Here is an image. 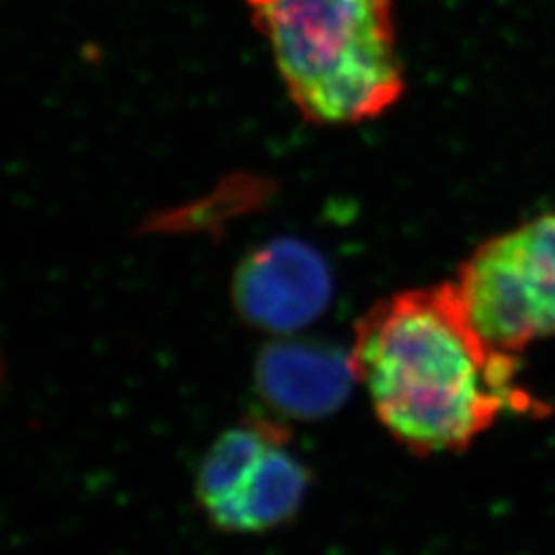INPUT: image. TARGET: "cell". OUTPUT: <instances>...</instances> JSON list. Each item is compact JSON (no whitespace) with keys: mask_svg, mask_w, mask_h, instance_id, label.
<instances>
[{"mask_svg":"<svg viewBox=\"0 0 555 555\" xmlns=\"http://www.w3.org/2000/svg\"><path fill=\"white\" fill-rule=\"evenodd\" d=\"M477 332L506 354L555 336V208L483 241L456 274Z\"/></svg>","mask_w":555,"mask_h":555,"instance_id":"3957f363","label":"cell"},{"mask_svg":"<svg viewBox=\"0 0 555 555\" xmlns=\"http://www.w3.org/2000/svg\"><path fill=\"white\" fill-rule=\"evenodd\" d=\"M231 297L247 325L266 334L291 336L325 313L334 297V276L311 243L270 238L241 258Z\"/></svg>","mask_w":555,"mask_h":555,"instance_id":"277c9868","label":"cell"},{"mask_svg":"<svg viewBox=\"0 0 555 555\" xmlns=\"http://www.w3.org/2000/svg\"><path fill=\"white\" fill-rule=\"evenodd\" d=\"M516 358L477 332L456 280L378 300L350 350L378 422L414 455L461 453L502 414H545Z\"/></svg>","mask_w":555,"mask_h":555,"instance_id":"6da1fadb","label":"cell"},{"mask_svg":"<svg viewBox=\"0 0 555 555\" xmlns=\"http://www.w3.org/2000/svg\"><path fill=\"white\" fill-rule=\"evenodd\" d=\"M286 442L272 444L237 494L206 515L217 531L235 535L263 533L295 518L309 492L311 474L286 449Z\"/></svg>","mask_w":555,"mask_h":555,"instance_id":"8992f818","label":"cell"},{"mask_svg":"<svg viewBox=\"0 0 555 555\" xmlns=\"http://www.w3.org/2000/svg\"><path fill=\"white\" fill-rule=\"evenodd\" d=\"M288 440L284 424L268 417H251L222 433L199 463L196 498L204 515L235 496L266 451Z\"/></svg>","mask_w":555,"mask_h":555,"instance_id":"52a82bcc","label":"cell"},{"mask_svg":"<svg viewBox=\"0 0 555 555\" xmlns=\"http://www.w3.org/2000/svg\"><path fill=\"white\" fill-rule=\"evenodd\" d=\"M298 114L315 126L385 116L405 93L393 0H245Z\"/></svg>","mask_w":555,"mask_h":555,"instance_id":"7a4b0ae2","label":"cell"},{"mask_svg":"<svg viewBox=\"0 0 555 555\" xmlns=\"http://www.w3.org/2000/svg\"><path fill=\"white\" fill-rule=\"evenodd\" d=\"M254 383L263 403L284 420H321L346 403L357 375L350 354L337 346L284 337L259 350Z\"/></svg>","mask_w":555,"mask_h":555,"instance_id":"5b68a950","label":"cell"}]
</instances>
